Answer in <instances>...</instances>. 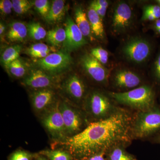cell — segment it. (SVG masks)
Listing matches in <instances>:
<instances>
[{
    "instance_id": "1",
    "label": "cell",
    "mask_w": 160,
    "mask_h": 160,
    "mask_svg": "<svg viewBox=\"0 0 160 160\" xmlns=\"http://www.w3.org/2000/svg\"><path fill=\"white\" fill-rule=\"evenodd\" d=\"M133 114L128 109L118 107L105 119L89 123L78 134L61 142H54L52 148L69 152L73 160H86L101 152L106 153L118 145L127 147L133 139L132 126Z\"/></svg>"
},
{
    "instance_id": "2",
    "label": "cell",
    "mask_w": 160,
    "mask_h": 160,
    "mask_svg": "<svg viewBox=\"0 0 160 160\" xmlns=\"http://www.w3.org/2000/svg\"><path fill=\"white\" fill-rule=\"evenodd\" d=\"M116 102L137 111H147L156 106L155 96L151 86L144 85L123 92H109Z\"/></svg>"
},
{
    "instance_id": "3",
    "label": "cell",
    "mask_w": 160,
    "mask_h": 160,
    "mask_svg": "<svg viewBox=\"0 0 160 160\" xmlns=\"http://www.w3.org/2000/svg\"><path fill=\"white\" fill-rule=\"evenodd\" d=\"M118 106L102 92L93 90L87 94L82 106L90 123L105 119L113 114Z\"/></svg>"
},
{
    "instance_id": "4",
    "label": "cell",
    "mask_w": 160,
    "mask_h": 160,
    "mask_svg": "<svg viewBox=\"0 0 160 160\" xmlns=\"http://www.w3.org/2000/svg\"><path fill=\"white\" fill-rule=\"evenodd\" d=\"M160 131V108L158 106L133 114L132 132L134 139H144Z\"/></svg>"
},
{
    "instance_id": "5",
    "label": "cell",
    "mask_w": 160,
    "mask_h": 160,
    "mask_svg": "<svg viewBox=\"0 0 160 160\" xmlns=\"http://www.w3.org/2000/svg\"><path fill=\"white\" fill-rule=\"evenodd\" d=\"M59 108L68 138L78 134L90 123L83 109L69 101L59 100Z\"/></svg>"
},
{
    "instance_id": "6",
    "label": "cell",
    "mask_w": 160,
    "mask_h": 160,
    "mask_svg": "<svg viewBox=\"0 0 160 160\" xmlns=\"http://www.w3.org/2000/svg\"><path fill=\"white\" fill-rule=\"evenodd\" d=\"M59 100L50 109L39 117L42 125L54 142H62L68 138L60 110Z\"/></svg>"
},
{
    "instance_id": "7",
    "label": "cell",
    "mask_w": 160,
    "mask_h": 160,
    "mask_svg": "<svg viewBox=\"0 0 160 160\" xmlns=\"http://www.w3.org/2000/svg\"><path fill=\"white\" fill-rule=\"evenodd\" d=\"M72 63L71 56L66 51L52 52L46 58L36 61L39 69L55 77H58L66 71L71 66Z\"/></svg>"
},
{
    "instance_id": "8",
    "label": "cell",
    "mask_w": 160,
    "mask_h": 160,
    "mask_svg": "<svg viewBox=\"0 0 160 160\" xmlns=\"http://www.w3.org/2000/svg\"><path fill=\"white\" fill-rule=\"evenodd\" d=\"M61 88L69 99V102H69L82 108L88 93L86 84L78 76L70 75L63 82Z\"/></svg>"
},
{
    "instance_id": "9",
    "label": "cell",
    "mask_w": 160,
    "mask_h": 160,
    "mask_svg": "<svg viewBox=\"0 0 160 160\" xmlns=\"http://www.w3.org/2000/svg\"><path fill=\"white\" fill-rule=\"evenodd\" d=\"M58 77L53 76L40 69H33L22 82L23 86L33 89H53L59 85Z\"/></svg>"
},
{
    "instance_id": "10",
    "label": "cell",
    "mask_w": 160,
    "mask_h": 160,
    "mask_svg": "<svg viewBox=\"0 0 160 160\" xmlns=\"http://www.w3.org/2000/svg\"><path fill=\"white\" fill-rule=\"evenodd\" d=\"M151 47L149 42L141 38L129 40L123 47V54L127 59L136 63H142L149 58Z\"/></svg>"
},
{
    "instance_id": "11",
    "label": "cell",
    "mask_w": 160,
    "mask_h": 160,
    "mask_svg": "<svg viewBox=\"0 0 160 160\" xmlns=\"http://www.w3.org/2000/svg\"><path fill=\"white\" fill-rule=\"evenodd\" d=\"M32 109L40 116L58 101L53 89H33L29 94Z\"/></svg>"
},
{
    "instance_id": "12",
    "label": "cell",
    "mask_w": 160,
    "mask_h": 160,
    "mask_svg": "<svg viewBox=\"0 0 160 160\" xmlns=\"http://www.w3.org/2000/svg\"><path fill=\"white\" fill-rule=\"evenodd\" d=\"M80 63L84 71L92 80L101 84H106L109 77V70L93 57L90 53L83 54Z\"/></svg>"
},
{
    "instance_id": "13",
    "label": "cell",
    "mask_w": 160,
    "mask_h": 160,
    "mask_svg": "<svg viewBox=\"0 0 160 160\" xmlns=\"http://www.w3.org/2000/svg\"><path fill=\"white\" fill-rule=\"evenodd\" d=\"M132 12L127 3L122 2L115 7L112 19V28L115 33H122L128 30L132 24Z\"/></svg>"
},
{
    "instance_id": "14",
    "label": "cell",
    "mask_w": 160,
    "mask_h": 160,
    "mask_svg": "<svg viewBox=\"0 0 160 160\" xmlns=\"http://www.w3.org/2000/svg\"><path fill=\"white\" fill-rule=\"evenodd\" d=\"M65 30L66 38L63 43L65 51H73L87 44L86 38L71 18L68 17L66 19Z\"/></svg>"
},
{
    "instance_id": "15",
    "label": "cell",
    "mask_w": 160,
    "mask_h": 160,
    "mask_svg": "<svg viewBox=\"0 0 160 160\" xmlns=\"http://www.w3.org/2000/svg\"><path fill=\"white\" fill-rule=\"evenodd\" d=\"M113 82L115 86L120 89H133L137 88L142 82L136 73L127 70L118 71L114 75Z\"/></svg>"
},
{
    "instance_id": "16",
    "label": "cell",
    "mask_w": 160,
    "mask_h": 160,
    "mask_svg": "<svg viewBox=\"0 0 160 160\" xmlns=\"http://www.w3.org/2000/svg\"><path fill=\"white\" fill-rule=\"evenodd\" d=\"M74 17L76 24L84 37L91 41L94 40L87 14L82 6H78L75 8Z\"/></svg>"
},
{
    "instance_id": "17",
    "label": "cell",
    "mask_w": 160,
    "mask_h": 160,
    "mask_svg": "<svg viewBox=\"0 0 160 160\" xmlns=\"http://www.w3.org/2000/svg\"><path fill=\"white\" fill-rule=\"evenodd\" d=\"M66 11L65 1L54 0L52 2L46 20L50 24H56L62 20Z\"/></svg>"
},
{
    "instance_id": "18",
    "label": "cell",
    "mask_w": 160,
    "mask_h": 160,
    "mask_svg": "<svg viewBox=\"0 0 160 160\" xmlns=\"http://www.w3.org/2000/svg\"><path fill=\"white\" fill-rule=\"evenodd\" d=\"M28 34V29L22 22H15L10 24L7 33V38L11 42H22Z\"/></svg>"
},
{
    "instance_id": "19",
    "label": "cell",
    "mask_w": 160,
    "mask_h": 160,
    "mask_svg": "<svg viewBox=\"0 0 160 160\" xmlns=\"http://www.w3.org/2000/svg\"><path fill=\"white\" fill-rule=\"evenodd\" d=\"M87 14L92 33L99 38H104L105 31L102 21V19L90 6L88 9Z\"/></svg>"
},
{
    "instance_id": "20",
    "label": "cell",
    "mask_w": 160,
    "mask_h": 160,
    "mask_svg": "<svg viewBox=\"0 0 160 160\" xmlns=\"http://www.w3.org/2000/svg\"><path fill=\"white\" fill-rule=\"evenodd\" d=\"M126 146L118 145L112 147L106 153L107 160H138L133 155L126 150Z\"/></svg>"
},
{
    "instance_id": "21",
    "label": "cell",
    "mask_w": 160,
    "mask_h": 160,
    "mask_svg": "<svg viewBox=\"0 0 160 160\" xmlns=\"http://www.w3.org/2000/svg\"><path fill=\"white\" fill-rule=\"evenodd\" d=\"M55 51L54 48L44 43H39L32 45L27 48L25 52L31 57L40 59L46 58L51 53V52Z\"/></svg>"
},
{
    "instance_id": "22",
    "label": "cell",
    "mask_w": 160,
    "mask_h": 160,
    "mask_svg": "<svg viewBox=\"0 0 160 160\" xmlns=\"http://www.w3.org/2000/svg\"><path fill=\"white\" fill-rule=\"evenodd\" d=\"M46 38L47 42L52 46H59L66 41V30L61 27H57L48 31Z\"/></svg>"
},
{
    "instance_id": "23",
    "label": "cell",
    "mask_w": 160,
    "mask_h": 160,
    "mask_svg": "<svg viewBox=\"0 0 160 160\" xmlns=\"http://www.w3.org/2000/svg\"><path fill=\"white\" fill-rule=\"evenodd\" d=\"M22 47L20 45H14L6 48L1 56V62L6 67L15 60L19 58Z\"/></svg>"
},
{
    "instance_id": "24",
    "label": "cell",
    "mask_w": 160,
    "mask_h": 160,
    "mask_svg": "<svg viewBox=\"0 0 160 160\" xmlns=\"http://www.w3.org/2000/svg\"><path fill=\"white\" fill-rule=\"evenodd\" d=\"M9 74L16 78H25L27 73V69L22 60L19 58L6 66Z\"/></svg>"
},
{
    "instance_id": "25",
    "label": "cell",
    "mask_w": 160,
    "mask_h": 160,
    "mask_svg": "<svg viewBox=\"0 0 160 160\" xmlns=\"http://www.w3.org/2000/svg\"><path fill=\"white\" fill-rule=\"evenodd\" d=\"M39 153L46 156L49 160H73L71 154L64 149H45L40 151Z\"/></svg>"
},
{
    "instance_id": "26",
    "label": "cell",
    "mask_w": 160,
    "mask_h": 160,
    "mask_svg": "<svg viewBox=\"0 0 160 160\" xmlns=\"http://www.w3.org/2000/svg\"><path fill=\"white\" fill-rule=\"evenodd\" d=\"M28 34L32 39L41 40L45 38L47 35L46 29L41 26L39 23L31 22L27 26Z\"/></svg>"
},
{
    "instance_id": "27",
    "label": "cell",
    "mask_w": 160,
    "mask_h": 160,
    "mask_svg": "<svg viewBox=\"0 0 160 160\" xmlns=\"http://www.w3.org/2000/svg\"><path fill=\"white\" fill-rule=\"evenodd\" d=\"M13 9L16 13L18 14H23L26 13L34 5L28 0H12Z\"/></svg>"
},
{
    "instance_id": "28",
    "label": "cell",
    "mask_w": 160,
    "mask_h": 160,
    "mask_svg": "<svg viewBox=\"0 0 160 160\" xmlns=\"http://www.w3.org/2000/svg\"><path fill=\"white\" fill-rule=\"evenodd\" d=\"M90 54L102 65L107 64L109 60V53L102 47H96L91 50Z\"/></svg>"
},
{
    "instance_id": "29",
    "label": "cell",
    "mask_w": 160,
    "mask_h": 160,
    "mask_svg": "<svg viewBox=\"0 0 160 160\" xmlns=\"http://www.w3.org/2000/svg\"><path fill=\"white\" fill-rule=\"evenodd\" d=\"M34 5L38 12L44 18L46 19L51 7L49 1L47 0H36L34 2Z\"/></svg>"
},
{
    "instance_id": "30",
    "label": "cell",
    "mask_w": 160,
    "mask_h": 160,
    "mask_svg": "<svg viewBox=\"0 0 160 160\" xmlns=\"http://www.w3.org/2000/svg\"><path fill=\"white\" fill-rule=\"evenodd\" d=\"M36 156L29 152L18 150L12 153L9 157V160H31Z\"/></svg>"
},
{
    "instance_id": "31",
    "label": "cell",
    "mask_w": 160,
    "mask_h": 160,
    "mask_svg": "<svg viewBox=\"0 0 160 160\" xmlns=\"http://www.w3.org/2000/svg\"><path fill=\"white\" fill-rule=\"evenodd\" d=\"M143 13H149L153 15L157 20L160 18V6L159 5H150L144 7Z\"/></svg>"
},
{
    "instance_id": "32",
    "label": "cell",
    "mask_w": 160,
    "mask_h": 160,
    "mask_svg": "<svg viewBox=\"0 0 160 160\" xmlns=\"http://www.w3.org/2000/svg\"><path fill=\"white\" fill-rule=\"evenodd\" d=\"M13 9L12 2L9 0H1L0 1V11L1 13L4 15L11 13Z\"/></svg>"
},
{
    "instance_id": "33",
    "label": "cell",
    "mask_w": 160,
    "mask_h": 160,
    "mask_svg": "<svg viewBox=\"0 0 160 160\" xmlns=\"http://www.w3.org/2000/svg\"><path fill=\"white\" fill-rule=\"evenodd\" d=\"M154 74L157 81L160 84V53L155 62Z\"/></svg>"
},
{
    "instance_id": "34",
    "label": "cell",
    "mask_w": 160,
    "mask_h": 160,
    "mask_svg": "<svg viewBox=\"0 0 160 160\" xmlns=\"http://www.w3.org/2000/svg\"><path fill=\"white\" fill-rule=\"evenodd\" d=\"M90 6H91L92 8H93V9H94L95 11L97 13V14L102 19L103 18L105 17L107 9L100 7L99 6L95 5V4L92 2L91 3Z\"/></svg>"
},
{
    "instance_id": "35",
    "label": "cell",
    "mask_w": 160,
    "mask_h": 160,
    "mask_svg": "<svg viewBox=\"0 0 160 160\" xmlns=\"http://www.w3.org/2000/svg\"><path fill=\"white\" fill-rule=\"evenodd\" d=\"M86 160H107L106 156V153L101 152L90 157Z\"/></svg>"
},
{
    "instance_id": "36",
    "label": "cell",
    "mask_w": 160,
    "mask_h": 160,
    "mask_svg": "<svg viewBox=\"0 0 160 160\" xmlns=\"http://www.w3.org/2000/svg\"><path fill=\"white\" fill-rule=\"evenodd\" d=\"M92 2L102 8L107 9L109 6V3L106 0H96L93 1Z\"/></svg>"
},
{
    "instance_id": "37",
    "label": "cell",
    "mask_w": 160,
    "mask_h": 160,
    "mask_svg": "<svg viewBox=\"0 0 160 160\" xmlns=\"http://www.w3.org/2000/svg\"><path fill=\"white\" fill-rule=\"evenodd\" d=\"M153 27L156 33L160 35V18L154 21Z\"/></svg>"
},
{
    "instance_id": "38",
    "label": "cell",
    "mask_w": 160,
    "mask_h": 160,
    "mask_svg": "<svg viewBox=\"0 0 160 160\" xmlns=\"http://www.w3.org/2000/svg\"><path fill=\"white\" fill-rule=\"evenodd\" d=\"M5 30H6V27H5V25L3 24V23L1 22L0 23V35H1V37L5 32Z\"/></svg>"
},
{
    "instance_id": "39",
    "label": "cell",
    "mask_w": 160,
    "mask_h": 160,
    "mask_svg": "<svg viewBox=\"0 0 160 160\" xmlns=\"http://www.w3.org/2000/svg\"><path fill=\"white\" fill-rule=\"evenodd\" d=\"M154 141H155L157 143H159V144H160V131L156 134V136H155Z\"/></svg>"
},
{
    "instance_id": "40",
    "label": "cell",
    "mask_w": 160,
    "mask_h": 160,
    "mask_svg": "<svg viewBox=\"0 0 160 160\" xmlns=\"http://www.w3.org/2000/svg\"><path fill=\"white\" fill-rule=\"evenodd\" d=\"M36 160H47L46 158L42 156H38Z\"/></svg>"
},
{
    "instance_id": "41",
    "label": "cell",
    "mask_w": 160,
    "mask_h": 160,
    "mask_svg": "<svg viewBox=\"0 0 160 160\" xmlns=\"http://www.w3.org/2000/svg\"><path fill=\"white\" fill-rule=\"evenodd\" d=\"M157 2L158 4V5H159L160 6V0H158Z\"/></svg>"
}]
</instances>
